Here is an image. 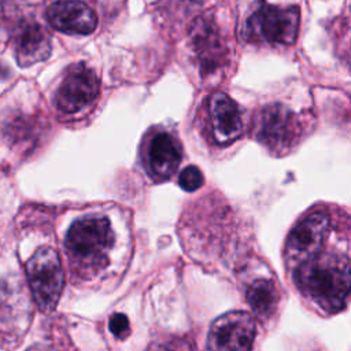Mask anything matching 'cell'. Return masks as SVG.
I'll return each instance as SVG.
<instances>
[{
	"label": "cell",
	"instance_id": "30bf717a",
	"mask_svg": "<svg viewBox=\"0 0 351 351\" xmlns=\"http://www.w3.org/2000/svg\"><path fill=\"white\" fill-rule=\"evenodd\" d=\"M48 21L67 34H90L97 25L96 12L81 0H59L49 5Z\"/></svg>",
	"mask_w": 351,
	"mask_h": 351
},
{
	"label": "cell",
	"instance_id": "8992f818",
	"mask_svg": "<svg viewBox=\"0 0 351 351\" xmlns=\"http://www.w3.org/2000/svg\"><path fill=\"white\" fill-rule=\"evenodd\" d=\"M255 133L262 144L274 152L287 151L298 138L295 115L281 104L263 107L255 121Z\"/></svg>",
	"mask_w": 351,
	"mask_h": 351
},
{
	"label": "cell",
	"instance_id": "52a82bcc",
	"mask_svg": "<svg viewBox=\"0 0 351 351\" xmlns=\"http://www.w3.org/2000/svg\"><path fill=\"white\" fill-rule=\"evenodd\" d=\"M99 93V80L84 63L74 64L66 73L58 92L56 107L67 114L77 112L92 104Z\"/></svg>",
	"mask_w": 351,
	"mask_h": 351
},
{
	"label": "cell",
	"instance_id": "277c9868",
	"mask_svg": "<svg viewBox=\"0 0 351 351\" xmlns=\"http://www.w3.org/2000/svg\"><path fill=\"white\" fill-rule=\"evenodd\" d=\"M27 281L34 300L41 311H52L64 285L63 267L59 255L49 247L38 248L26 263Z\"/></svg>",
	"mask_w": 351,
	"mask_h": 351
},
{
	"label": "cell",
	"instance_id": "3957f363",
	"mask_svg": "<svg viewBox=\"0 0 351 351\" xmlns=\"http://www.w3.org/2000/svg\"><path fill=\"white\" fill-rule=\"evenodd\" d=\"M299 29V8L259 1L245 21L244 34L250 40L269 44L292 45Z\"/></svg>",
	"mask_w": 351,
	"mask_h": 351
},
{
	"label": "cell",
	"instance_id": "ba28073f",
	"mask_svg": "<svg viewBox=\"0 0 351 351\" xmlns=\"http://www.w3.org/2000/svg\"><path fill=\"white\" fill-rule=\"evenodd\" d=\"M255 339V321L245 311H229L218 317L210 329L208 348L250 350Z\"/></svg>",
	"mask_w": 351,
	"mask_h": 351
},
{
	"label": "cell",
	"instance_id": "4fadbf2b",
	"mask_svg": "<svg viewBox=\"0 0 351 351\" xmlns=\"http://www.w3.org/2000/svg\"><path fill=\"white\" fill-rule=\"evenodd\" d=\"M191 37L200 58L202 67L211 73L221 64L223 56V48L215 25L207 18H200L193 23Z\"/></svg>",
	"mask_w": 351,
	"mask_h": 351
},
{
	"label": "cell",
	"instance_id": "8fae6325",
	"mask_svg": "<svg viewBox=\"0 0 351 351\" xmlns=\"http://www.w3.org/2000/svg\"><path fill=\"white\" fill-rule=\"evenodd\" d=\"M14 52L21 66H32L45 60L51 53V37L36 22L22 23L14 37Z\"/></svg>",
	"mask_w": 351,
	"mask_h": 351
},
{
	"label": "cell",
	"instance_id": "5b68a950",
	"mask_svg": "<svg viewBox=\"0 0 351 351\" xmlns=\"http://www.w3.org/2000/svg\"><path fill=\"white\" fill-rule=\"evenodd\" d=\"M329 230V218L315 211L302 219L289 233L285 243V261L291 267H299L317 256Z\"/></svg>",
	"mask_w": 351,
	"mask_h": 351
},
{
	"label": "cell",
	"instance_id": "5bb4252c",
	"mask_svg": "<svg viewBox=\"0 0 351 351\" xmlns=\"http://www.w3.org/2000/svg\"><path fill=\"white\" fill-rule=\"evenodd\" d=\"M247 302L255 315L259 318H270L278 304V291L276 284L267 278L255 280L245 292Z\"/></svg>",
	"mask_w": 351,
	"mask_h": 351
},
{
	"label": "cell",
	"instance_id": "2e32d148",
	"mask_svg": "<svg viewBox=\"0 0 351 351\" xmlns=\"http://www.w3.org/2000/svg\"><path fill=\"white\" fill-rule=\"evenodd\" d=\"M108 326H110V332L118 337V339H123L129 335V319L125 314H114L111 318H110V322H108Z\"/></svg>",
	"mask_w": 351,
	"mask_h": 351
},
{
	"label": "cell",
	"instance_id": "7c38bea8",
	"mask_svg": "<svg viewBox=\"0 0 351 351\" xmlns=\"http://www.w3.org/2000/svg\"><path fill=\"white\" fill-rule=\"evenodd\" d=\"M180 162V143L167 132L156 133L147 151V165L151 176L156 180H167L177 170Z\"/></svg>",
	"mask_w": 351,
	"mask_h": 351
},
{
	"label": "cell",
	"instance_id": "9a60e30c",
	"mask_svg": "<svg viewBox=\"0 0 351 351\" xmlns=\"http://www.w3.org/2000/svg\"><path fill=\"white\" fill-rule=\"evenodd\" d=\"M178 184L184 191H196L203 184V174L196 166H188L181 171L178 177Z\"/></svg>",
	"mask_w": 351,
	"mask_h": 351
},
{
	"label": "cell",
	"instance_id": "7a4b0ae2",
	"mask_svg": "<svg viewBox=\"0 0 351 351\" xmlns=\"http://www.w3.org/2000/svg\"><path fill=\"white\" fill-rule=\"evenodd\" d=\"M114 234L104 217H85L75 221L66 236V248L82 267L100 269L106 265Z\"/></svg>",
	"mask_w": 351,
	"mask_h": 351
},
{
	"label": "cell",
	"instance_id": "9c48e42d",
	"mask_svg": "<svg viewBox=\"0 0 351 351\" xmlns=\"http://www.w3.org/2000/svg\"><path fill=\"white\" fill-rule=\"evenodd\" d=\"M208 117L213 138L221 145L233 143L243 133L240 108L222 92H215L210 96Z\"/></svg>",
	"mask_w": 351,
	"mask_h": 351
},
{
	"label": "cell",
	"instance_id": "6da1fadb",
	"mask_svg": "<svg viewBox=\"0 0 351 351\" xmlns=\"http://www.w3.org/2000/svg\"><path fill=\"white\" fill-rule=\"evenodd\" d=\"M299 289L326 313L346 306L350 293V263L344 255L321 252L296 267Z\"/></svg>",
	"mask_w": 351,
	"mask_h": 351
}]
</instances>
